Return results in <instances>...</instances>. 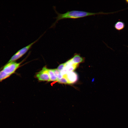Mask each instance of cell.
I'll use <instances>...</instances> for the list:
<instances>
[{
  "instance_id": "cell-3",
  "label": "cell",
  "mask_w": 128,
  "mask_h": 128,
  "mask_svg": "<svg viewBox=\"0 0 128 128\" xmlns=\"http://www.w3.org/2000/svg\"><path fill=\"white\" fill-rule=\"evenodd\" d=\"M20 64L21 63H17L14 61L7 62L3 67L2 70L10 76L19 67Z\"/></svg>"
},
{
  "instance_id": "cell-13",
  "label": "cell",
  "mask_w": 128,
  "mask_h": 128,
  "mask_svg": "<svg viewBox=\"0 0 128 128\" xmlns=\"http://www.w3.org/2000/svg\"><path fill=\"white\" fill-rule=\"evenodd\" d=\"M125 1L128 4V0H126Z\"/></svg>"
},
{
  "instance_id": "cell-10",
  "label": "cell",
  "mask_w": 128,
  "mask_h": 128,
  "mask_svg": "<svg viewBox=\"0 0 128 128\" xmlns=\"http://www.w3.org/2000/svg\"><path fill=\"white\" fill-rule=\"evenodd\" d=\"M53 70L56 77L58 79L61 78L63 75L60 71H59L57 69H52Z\"/></svg>"
},
{
  "instance_id": "cell-1",
  "label": "cell",
  "mask_w": 128,
  "mask_h": 128,
  "mask_svg": "<svg viewBox=\"0 0 128 128\" xmlns=\"http://www.w3.org/2000/svg\"><path fill=\"white\" fill-rule=\"evenodd\" d=\"M53 8L55 12L57 14V16L55 18H56V20L55 22L53 23L50 28L54 27L58 22L61 19L67 18L76 19L96 15L107 14V13L102 12L93 13L76 10L68 11L65 13L60 14L56 11L55 6L53 7Z\"/></svg>"
},
{
  "instance_id": "cell-4",
  "label": "cell",
  "mask_w": 128,
  "mask_h": 128,
  "mask_svg": "<svg viewBox=\"0 0 128 128\" xmlns=\"http://www.w3.org/2000/svg\"><path fill=\"white\" fill-rule=\"evenodd\" d=\"M36 76L40 81H50L48 69L46 67H43L42 69L37 74Z\"/></svg>"
},
{
  "instance_id": "cell-6",
  "label": "cell",
  "mask_w": 128,
  "mask_h": 128,
  "mask_svg": "<svg viewBox=\"0 0 128 128\" xmlns=\"http://www.w3.org/2000/svg\"><path fill=\"white\" fill-rule=\"evenodd\" d=\"M70 59L73 64H77L82 62L83 61V58L77 54H75L73 57Z\"/></svg>"
},
{
  "instance_id": "cell-2",
  "label": "cell",
  "mask_w": 128,
  "mask_h": 128,
  "mask_svg": "<svg viewBox=\"0 0 128 128\" xmlns=\"http://www.w3.org/2000/svg\"><path fill=\"white\" fill-rule=\"evenodd\" d=\"M45 33V32H44L37 40L18 50L11 57L8 62L14 61L21 57L27 52L34 44L37 42Z\"/></svg>"
},
{
  "instance_id": "cell-5",
  "label": "cell",
  "mask_w": 128,
  "mask_h": 128,
  "mask_svg": "<svg viewBox=\"0 0 128 128\" xmlns=\"http://www.w3.org/2000/svg\"><path fill=\"white\" fill-rule=\"evenodd\" d=\"M67 78L69 84L73 83L76 82L78 79V76L77 73L71 72L63 75Z\"/></svg>"
},
{
  "instance_id": "cell-12",
  "label": "cell",
  "mask_w": 128,
  "mask_h": 128,
  "mask_svg": "<svg viewBox=\"0 0 128 128\" xmlns=\"http://www.w3.org/2000/svg\"><path fill=\"white\" fill-rule=\"evenodd\" d=\"M66 65V62L61 64L58 66L57 69L59 71L61 72L65 67Z\"/></svg>"
},
{
  "instance_id": "cell-11",
  "label": "cell",
  "mask_w": 128,
  "mask_h": 128,
  "mask_svg": "<svg viewBox=\"0 0 128 128\" xmlns=\"http://www.w3.org/2000/svg\"><path fill=\"white\" fill-rule=\"evenodd\" d=\"M57 81L58 83H60L69 84L67 79L63 75L61 78L58 80Z\"/></svg>"
},
{
  "instance_id": "cell-8",
  "label": "cell",
  "mask_w": 128,
  "mask_h": 128,
  "mask_svg": "<svg viewBox=\"0 0 128 128\" xmlns=\"http://www.w3.org/2000/svg\"><path fill=\"white\" fill-rule=\"evenodd\" d=\"M48 73L50 81H57L58 79L56 77L52 69H48Z\"/></svg>"
},
{
  "instance_id": "cell-7",
  "label": "cell",
  "mask_w": 128,
  "mask_h": 128,
  "mask_svg": "<svg viewBox=\"0 0 128 128\" xmlns=\"http://www.w3.org/2000/svg\"><path fill=\"white\" fill-rule=\"evenodd\" d=\"M125 24L123 22L118 21L115 24V28L118 31L121 30L123 29L125 27Z\"/></svg>"
},
{
  "instance_id": "cell-9",
  "label": "cell",
  "mask_w": 128,
  "mask_h": 128,
  "mask_svg": "<svg viewBox=\"0 0 128 128\" xmlns=\"http://www.w3.org/2000/svg\"><path fill=\"white\" fill-rule=\"evenodd\" d=\"M10 76L4 72L2 70H0V82L7 78Z\"/></svg>"
}]
</instances>
